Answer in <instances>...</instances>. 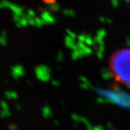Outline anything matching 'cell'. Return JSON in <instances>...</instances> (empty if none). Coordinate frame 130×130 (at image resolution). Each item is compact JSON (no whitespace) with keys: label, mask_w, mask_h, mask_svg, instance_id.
Segmentation results:
<instances>
[{"label":"cell","mask_w":130,"mask_h":130,"mask_svg":"<svg viewBox=\"0 0 130 130\" xmlns=\"http://www.w3.org/2000/svg\"><path fill=\"white\" fill-rule=\"evenodd\" d=\"M109 70L117 82L130 85V48L116 51L109 60Z\"/></svg>","instance_id":"obj_1"}]
</instances>
